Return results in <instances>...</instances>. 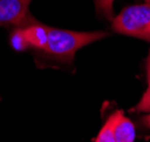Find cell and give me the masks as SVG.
<instances>
[{"label": "cell", "instance_id": "1", "mask_svg": "<svg viewBox=\"0 0 150 142\" xmlns=\"http://www.w3.org/2000/svg\"><path fill=\"white\" fill-rule=\"evenodd\" d=\"M107 36L106 32H75L47 26V43L43 52L61 62L71 63L78 50Z\"/></svg>", "mask_w": 150, "mask_h": 142}, {"label": "cell", "instance_id": "2", "mask_svg": "<svg viewBox=\"0 0 150 142\" xmlns=\"http://www.w3.org/2000/svg\"><path fill=\"white\" fill-rule=\"evenodd\" d=\"M114 32L150 41V2L124 7L112 20Z\"/></svg>", "mask_w": 150, "mask_h": 142}, {"label": "cell", "instance_id": "3", "mask_svg": "<svg viewBox=\"0 0 150 142\" xmlns=\"http://www.w3.org/2000/svg\"><path fill=\"white\" fill-rule=\"evenodd\" d=\"M32 0H0V26L23 27L34 19L28 8Z\"/></svg>", "mask_w": 150, "mask_h": 142}, {"label": "cell", "instance_id": "4", "mask_svg": "<svg viewBox=\"0 0 150 142\" xmlns=\"http://www.w3.org/2000/svg\"><path fill=\"white\" fill-rule=\"evenodd\" d=\"M22 28L28 46L43 51L47 43V26L33 20Z\"/></svg>", "mask_w": 150, "mask_h": 142}, {"label": "cell", "instance_id": "5", "mask_svg": "<svg viewBox=\"0 0 150 142\" xmlns=\"http://www.w3.org/2000/svg\"><path fill=\"white\" fill-rule=\"evenodd\" d=\"M116 117L113 125L115 142H134L135 126L132 121L124 116L123 111H116Z\"/></svg>", "mask_w": 150, "mask_h": 142}, {"label": "cell", "instance_id": "6", "mask_svg": "<svg viewBox=\"0 0 150 142\" xmlns=\"http://www.w3.org/2000/svg\"><path fill=\"white\" fill-rule=\"evenodd\" d=\"M115 117H116V113L114 112L106 120L105 124L98 132L97 136L95 139V142H115L114 134H113V125H114Z\"/></svg>", "mask_w": 150, "mask_h": 142}, {"label": "cell", "instance_id": "7", "mask_svg": "<svg viewBox=\"0 0 150 142\" xmlns=\"http://www.w3.org/2000/svg\"><path fill=\"white\" fill-rule=\"evenodd\" d=\"M10 44L15 51H25L28 49V43L25 38L22 27H16L10 34Z\"/></svg>", "mask_w": 150, "mask_h": 142}, {"label": "cell", "instance_id": "8", "mask_svg": "<svg viewBox=\"0 0 150 142\" xmlns=\"http://www.w3.org/2000/svg\"><path fill=\"white\" fill-rule=\"evenodd\" d=\"M96 11L99 16L105 17L106 19L114 18V9H113V2L114 0H94Z\"/></svg>", "mask_w": 150, "mask_h": 142}, {"label": "cell", "instance_id": "9", "mask_svg": "<svg viewBox=\"0 0 150 142\" xmlns=\"http://www.w3.org/2000/svg\"><path fill=\"white\" fill-rule=\"evenodd\" d=\"M131 112L148 113L150 112V76H148V87L143 93L140 102L131 110Z\"/></svg>", "mask_w": 150, "mask_h": 142}, {"label": "cell", "instance_id": "10", "mask_svg": "<svg viewBox=\"0 0 150 142\" xmlns=\"http://www.w3.org/2000/svg\"><path fill=\"white\" fill-rule=\"evenodd\" d=\"M139 123H140L142 126L147 127V129H150V114L149 115H146V116L141 117L140 121H139Z\"/></svg>", "mask_w": 150, "mask_h": 142}, {"label": "cell", "instance_id": "11", "mask_svg": "<svg viewBox=\"0 0 150 142\" xmlns=\"http://www.w3.org/2000/svg\"><path fill=\"white\" fill-rule=\"evenodd\" d=\"M146 70H147V76H150V51L146 60Z\"/></svg>", "mask_w": 150, "mask_h": 142}, {"label": "cell", "instance_id": "12", "mask_svg": "<svg viewBox=\"0 0 150 142\" xmlns=\"http://www.w3.org/2000/svg\"><path fill=\"white\" fill-rule=\"evenodd\" d=\"M144 1H146V2H150V0H144Z\"/></svg>", "mask_w": 150, "mask_h": 142}, {"label": "cell", "instance_id": "13", "mask_svg": "<svg viewBox=\"0 0 150 142\" xmlns=\"http://www.w3.org/2000/svg\"><path fill=\"white\" fill-rule=\"evenodd\" d=\"M0 99H1V98H0Z\"/></svg>", "mask_w": 150, "mask_h": 142}]
</instances>
